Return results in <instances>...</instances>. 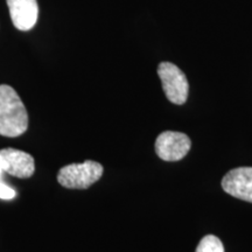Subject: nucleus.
Instances as JSON below:
<instances>
[{
    "mask_svg": "<svg viewBox=\"0 0 252 252\" xmlns=\"http://www.w3.org/2000/svg\"><path fill=\"white\" fill-rule=\"evenodd\" d=\"M222 188L231 196L252 203V167L229 171L222 179Z\"/></svg>",
    "mask_w": 252,
    "mask_h": 252,
    "instance_id": "obj_5",
    "label": "nucleus"
},
{
    "mask_svg": "<svg viewBox=\"0 0 252 252\" xmlns=\"http://www.w3.org/2000/svg\"><path fill=\"white\" fill-rule=\"evenodd\" d=\"M158 75L167 99L176 105L185 104L188 98L189 84L184 71L171 62H161L158 67Z\"/></svg>",
    "mask_w": 252,
    "mask_h": 252,
    "instance_id": "obj_3",
    "label": "nucleus"
},
{
    "mask_svg": "<svg viewBox=\"0 0 252 252\" xmlns=\"http://www.w3.org/2000/svg\"><path fill=\"white\" fill-rule=\"evenodd\" d=\"M190 147V138L182 132L165 131L158 135L156 140V153L163 161H179L184 159Z\"/></svg>",
    "mask_w": 252,
    "mask_h": 252,
    "instance_id": "obj_4",
    "label": "nucleus"
},
{
    "mask_svg": "<svg viewBox=\"0 0 252 252\" xmlns=\"http://www.w3.org/2000/svg\"><path fill=\"white\" fill-rule=\"evenodd\" d=\"M12 23L19 31H31L37 23V0H6Z\"/></svg>",
    "mask_w": 252,
    "mask_h": 252,
    "instance_id": "obj_7",
    "label": "nucleus"
},
{
    "mask_svg": "<svg viewBox=\"0 0 252 252\" xmlns=\"http://www.w3.org/2000/svg\"><path fill=\"white\" fill-rule=\"evenodd\" d=\"M103 172L104 168L100 163L87 160L62 167L58 174V181L69 189H87L102 178Z\"/></svg>",
    "mask_w": 252,
    "mask_h": 252,
    "instance_id": "obj_2",
    "label": "nucleus"
},
{
    "mask_svg": "<svg viewBox=\"0 0 252 252\" xmlns=\"http://www.w3.org/2000/svg\"><path fill=\"white\" fill-rule=\"evenodd\" d=\"M195 252H224V247L219 237L207 235L201 239Z\"/></svg>",
    "mask_w": 252,
    "mask_h": 252,
    "instance_id": "obj_8",
    "label": "nucleus"
},
{
    "mask_svg": "<svg viewBox=\"0 0 252 252\" xmlns=\"http://www.w3.org/2000/svg\"><path fill=\"white\" fill-rule=\"evenodd\" d=\"M15 195H17V193H15L14 189H12L5 182L0 180V198H2V200H12V198L15 197Z\"/></svg>",
    "mask_w": 252,
    "mask_h": 252,
    "instance_id": "obj_9",
    "label": "nucleus"
},
{
    "mask_svg": "<svg viewBox=\"0 0 252 252\" xmlns=\"http://www.w3.org/2000/svg\"><path fill=\"white\" fill-rule=\"evenodd\" d=\"M28 128V113L23 100L13 88L0 86V134L15 138Z\"/></svg>",
    "mask_w": 252,
    "mask_h": 252,
    "instance_id": "obj_1",
    "label": "nucleus"
},
{
    "mask_svg": "<svg viewBox=\"0 0 252 252\" xmlns=\"http://www.w3.org/2000/svg\"><path fill=\"white\" fill-rule=\"evenodd\" d=\"M2 172H4V171H2L1 167H0V180H1V174H2Z\"/></svg>",
    "mask_w": 252,
    "mask_h": 252,
    "instance_id": "obj_10",
    "label": "nucleus"
},
{
    "mask_svg": "<svg viewBox=\"0 0 252 252\" xmlns=\"http://www.w3.org/2000/svg\"><path fill=\"white\" fill-rule=\"evenodd\" d=\"M0 167L9 175L20 179L31 178L35 171L34 159L31 154L9 147L0 150Z\"/></svg>",
    "mask_w": 252,
    "mask_h": 252,
    "instance_id": "obj_6",
    "label": "nucleus"
}]
</instances>
